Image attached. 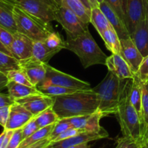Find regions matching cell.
I'll return each mask as SVG.
<instances>
[{
	"mask_svg": "<svg viewBox=\"0 0 148 148\" xmlns=\"http://www.w3.org/2000/svg\"><path fill=\"white\" fill-rule=\"evenodd\" d=\"M53 98L52 108L59 119L94 114L99 106L98 94L92 88Z\"/></svg>",
	"mask_w": 148,
	"mask_h": 148,
	"instance_id": "obj_1",
	"label": "cell"
},
{
	"mask_svg": "<svg viewBox=\"0 0 148 148\" xmlns=\"http://www.w3.org/2000/svg\"><path fill=\"white\" fill-rule=\"evenodd\" d=\"M132 79H121L108 71L103 79L92 88L98 94L99 106L98 111L103 117L116 114L121 98L131 84Z\"/></svg>",
	"mask_w": 148,
	"mask_h": 148,
	"instance_id": "obj_2",
	"label": "cell"
},
{
	"mask_svg": "<svg viewBox=\"0 0 148 148\" xmlns=\"http://www.w3.org/2000/svg\"><path fill=\"white\" fill-rule=\"evenodd\" d=\"M65 49L79 57L85 69L95 64L106 65L108 56L100 49L88 29L76 37L66 38Z\"/></svg>",
	"mask_w": 148,
	"mask_h": 148,
	"instance_id": "obj_3",
	"label": "cell"
},
{
	"mask_svg": "<svg viewBox=\"0 0 148 148\" xmlns=\"http://www.w3.org/2000/svg\"><path fill=\"white\" fill-rule=\"evenodd\" d=\"M132 84V82H131ZM131 84L121 98L116 114L124 137L139 142H143V124L138 113L130 101L129 92Z\"/></svg>",
	"mask_w": 148,
	"mask_h": 148,
	"instance_id": "obj_4",
	"label": "cell"
},
{
	"mask_svg": "<svg viewBox=\"0 0 148 148\" xmlns=\"http://www.w3.org/2000/svg\"><path fill=\"white\" fill-rule=\"evenodd\" d=\"M17 30L32 40H44L53 31L51 23H45L16 5L13 12Z\"/></svg>",
	"mask_w": 148,
	"mask_h": 148,
	"instance_id": "obj_5",
	"label": "cell"
},
{
	"mask_svg": "<svg viewBox=\"0 0 148 148\" xmlns=\"http://www.w3.org/2000/svg\"><path fill=\"white\" fill-rule=\"evenodd\" d=\"M16 5L45 23L55 20L58 4L54 0H14Z\"/></svg>",
	"mask_w": 148,
	"mask_h": 148,
	"instance_id": "obj_6",
	"label": "cell"
},
{
	"mask_svg": "<svg viewBox=\"0 0 148 148\" xmlns=\"http://www.w3.org/2000/svg\"><path fill=\"white\" fill-rule=\"evenodd\" d=\"M46 69V77L42 85H54L70 89L78 90H85L92 89L90 84L86 81H83L78 78L75 77L70 75L62 72L48 64H45Z\"/></svg>",
	"mask_w": 148,
	"mask_h": 148,
	"instance_id": "obj_7",
	"label": "cell"
},
{
	"mask_svg": "<svg viewBox=\"0 0 148 148\" xmlns=\"http://www.w3.org/2000/svg\"><path fill=\"white\" fill-rule=\"evenodd\" d=\"M55 20L62 26L66 33V38L76 37L88 29V25H85L72 10L59 4L55 14Z\"/></svg>",
	"mask_w": 148,
	"mask_h": 148,
	"instance_id": "obj_8",
	"label": "cell"
},
{
	"mask_svg": "<svg viewBox=\"0 0 148 148\" xmlns=\"http://www.w3.org/2000/svg\"><path fill=\"white\" fill-rule=\"evenodd\" d=\"M124 12L126 26L131 35L137 24L148 17V0H126Z\"/></svg>",
	"mask_w": 148,
	"mask_h": 148,
	"instance_id": "obj_9",
	"label": "cell"
},
{
	"mask_svg": "<svg viewBox=\"0 0 148 148\" xmlns=\"http://www.w3.org/2000/svg\"><path fill=\"white\" fill-rule=\"evenodd\" d=\"M108 137V133L104 128L98 132H81L77 135L66 140L59 142H53L49 144L51 148H68L77 145L88 143L95 140L105 139Z\"/></svg>",
	"mask_w": 148,
	"mask_h": 148,
	"instance_id": "obj_10",
	"label": "cell"
},
{
	"mask_svg": "<svg viewBox=\"0 0 148 148\" xmlns=\"http://www.w3.org/2000/svg\"><path fill=\"white\" fill-rule=\"evenodd\" d=\"M15 101L28 110L34 116H36L40 113L53 106V98L40 93L29 95Z\"/></svg>",
	"mask_w": 148,
	"mask_h": 148,
	"instance_id": "obj_11",
	"label": "cell"
},
{
	"mask_svg": "<svg viewBox=\"0 0 148 148\" xmlns=\"http://www.w3.org/2000/svg\"><path fill=\"white\" fill-rule=\"evenodd\" d=\"M20 64L33 86L37 88L43 82L46 74L44 63L30 57L20 61Z\"/></svg>",
	"mask_w": 148,
	"mask_h": 148,
	"instance_id": "obj_12",
	"label": "cell"
},
{
	"mask_svg": "<svg viewBox=\"0 0 148 148\" xmlns=\"http://www.w3.org/2000/svg\"><path fill=\"white\" fill-rule=\"evenodd\" d=\"M34 117L28 110L15 101L14 103L10 106L9 118L4 129L7 130H15L23 128Z\"/></svg>",
	"mask_w": 148,
	"mask_h": 148,
	"instance_id": "obj_13",
	"label": "cell"
},
{
	"mask_svg": "<svg viewBox=\"0 0 148 148\" xmlns=\"http://www.w3.org/2000/svg\"><path fill=\"white\" fill-rule=\"evenodd\" d=\"M120 42H121L120 54L128 64L132 72L134 75L138 70L144 57L131 38L127 39H121Z\"/></svg>",
	"mask_w": 148,
	"mask_h": 148,
	"instance_id": "obj_14",
	"label": "cell"
},
{
	"mask_svg": "<svg viewBox=\"0 0 148 148\" xmlns=\"http://www.w3.org/2000/svg\"><path fill=\"white\" fill-rule=\"evenodd\" d=\"M33 41L34 40L23 33L19 32L13 33V40L10 47L12 56L19 61L31 57Z\"/></svg>",
	"mask_w": 148,
	"mask_h": 148,
	"instance_id": "obj_15",
	"label": "cell"
},
{
	"mask_svg": "<svg viewBox=\"0 0 148 148\" xmlns=\"http://www.w3.org/2000/svg\"><path fill=\"white\" fill-rule=\"evenodd\" d=\"M103 116L99 111L89 115L79 116L67 118L72 127L82 132H98L103 129L100 125V120Z\"/></svg>",
	"mask_w": 148,
	"mask_h": 148,
	"instance_id": "obj_16",
	"label": "cell"
},
{
	"mask_svg": "<svg viewBox=\"0 0 148 148\" xmlns=\"http://www.w3.org/2000/svg\"><path fill=\"white\" fill-rule=\"evenodd\" d=\"M106 66L108 67V71H111L120 79H133L134 74L132 72L130 66L127 63L121 54L112 53L108 56L106 62Z\"/></svg>",
	"mask_w": 148,
	"mask_h": 148,
	"instance_id": "obj_17",
	"label": "cell"
},
{
	"mask_svg": "<svg viewBox=\"0 0 148 148\" xmlns=\"http://www.w3.org/2000/svg\"><path fill=\"white\" fill-rule=\"evenodd\" d=\"M140 53L145 57L148 55V17H145L137 24L134 32L130 35Z\"/></svg>",
	"mask_w": 148,
	"mask_h": 148,
	"instance_id": "obj_18",
	"label": "cell"
},
{
	"mask_svg": "<svg viewBox=\"0 0 148 148\" xmlns=\"http://www.w3.org/2000/svg\"><path fill=\"white\" fill-rule=\"evenodd\" d=\"M99 8L103 12L109 23H111V26L114 27L115 31L116 32L120 40L121 39L130 38V35L129 33L126 25L105 1L99 4Z\"/></svg>",
	"mask_w": 148,
	"mask_h": 148,
	"instance_id": "obj_19",
	"label": "cell"
},
{
	"mask_svg": "<svg viewBox=\"0 0 148 148\" xmlns=\"http://www.w3.org/2000/svg\"><path fill=\"white\" fill-rule=\"evenodd\" d=\"M15 6L14 0H0V26L12 33L17 32L13 16Z\"/></svg>",
	"mask_w": 148,
	"mask_h": 148,
	"instance_id": "obj_20",
	"label": "cell"
},
{
	"mask_svg": "<svg viewBox=\"0 0 148 148\" xmlns=\"http://www.w3.org/2000/svg\"><path fill=\"white\" fill-rule=\"evenodd\" d=\"M59 5L64 6L74 12L80 20L88 25L90 23L91 10H88L80 0H54Z\"/></svg>",
	"mask_w": 148,
	"mask_h": 148,
	"instance_id": "obj_21",
	"label": "cell"
},
{
	"mask_svg": "<svg viewBox=\"0 0 148 148\" xmlns=\"http://www.w3.org/2000/svg\"><path fill=\"white\" fill-rule=\"evenodd\" d=\"M8 94L14 100L20 99L31 95L40 94L41 92L36 87H30L23 84L17 83L14 81H9L7 85Z\"/></svg>",
	"mask_w": 148,
	"mask_h": 148,
	"instance_id": "obj_22",
	"label": "cell"
},
{
	"mask_svg": "<svg viewBox=\"0 0 148 148\" xmlns=\"http://www.w3.org/2000/svg\"><path fill=\"white\" fill-rule=\"evenodd\" d=\"M129 98L132 105L138 113L140 120L142 119V82L137 77L134 76L132 80L129 92ZM142 122V120H141Z\"/></svg>",
	"mask_w": 148,
	"mask_h": 148,
	"instance_id": "obj_23",
	"label": "cell"
},
{
	"mask_svg": "<svg viewBox=\"0 0 148 148\" xmlns=\"http://www.w3.org/2000/svg\"><path fill=\"white\" fill-rule=\"evenodd\" d=\"M90 23H92L94 27L96 29L100 36H101L105 30L112 27L99 7H92L91 9Z\"/></svg>",
	"mask_w": 148,
	"mask_h": 148,
	"instance_id": "obj_24",
	"label": "cell"
},
{
	"mask_svg": "<svg viewBox=\"0 0 148 148\" xmlns=\"http://www.w3.org/2000/svg\"><path fill=\"white\" fill-rule=\"evenodd\" d=\"M142 124L143 142L148 140V82L142 83Z\"/></svg>",
	"mask_w": 148,
	"mask_h": 148,
	"instance_id": "obj_25",
	"label": "cell"
},
{
	"mask_svg": "<svg viewBox=\"0 0 148 148\" xmlns=\"http://www.w3.org/2000/svg\"><path fill=\"white\" fill-rule=\"evenodd\" d=\"M101 38L105 43L107 49L112 53L120 54L121 53V42L120 38L117 35L114 27H110L105 30L101 35Z\"/></svg>",
	"mask_w": 148,
	"mask_h": 148,
	"instance_id": "obj_26",
	"label": "cell"
},
{
	"mask_svg": "<svg viewBox=\"0 0 148 148\" xmlns=\"http://www.w3.org/2000/svg\"><path fill=\"white\" fill-rule=\"evenodd\" d=\"M54 55L55 53L45 44L44 40L33 41V53L31 57L44 64H48V62Z\"/></svg>",
	"mask_w": 148,
	"mask_h": 148,
	"instance_id": "obj_27",
	"label": "cell"
},
{
	"mask_svg": "<svg viewBox=\"0 0 148 148\" xmlns=\"http://www.w3.org/2000/svg\"><path fill=\"white\" fill-rule=\"evenodd\" d=\"M55 124H53L51 125L47 126L46 127H43V128L39 129L38 131L33 133L32 135L28 137L27 138L25 139L24 140L22 141L20 145H19L18 148H25L29 147V146L34 145L36 143H38V142L41 141V140H44V139L48 138L50 136L52 130H53V127H54Z\"/></svg>",
	"mask_w": 148,
	"mask_h": 148,
	"instance_id": "obj_28",
	"label": "cell"
},
{
	"mask_svg": "<svg viewBox=\"0 0 148 148\" xmlns=\"http://www.w3.org/2000/svg\"><path fill=\"white\" fill-rule=\"evenodd\" d=\"M35 119H36L38 126L40 129L51 125V124H56L59 120V118L56 112L53 111L52 107H50L43 111V112L40 113L38 116H35Z\"/></svg>",
	"mask_w": 148,
	"mask_h": 148,
	"instance_id": "obj_29",
	"label": "cell"
},
{
	"mask_svg": "<svg viewBox=\"0 0 148 148\" xmlns=\"http://www.w3.org/2000/svg\"><path fill=\"white\" fill-rule=\"evenodd\" d=\"M37 88L42 94L51 97L66 95V94L72 93V92L78 90L70 89V88L54 85H42L38 86Z\"/></svg>",
	"mask_w": 148,
	"mask_h": 148,
	"instance_id": "obj_30",
	"label": "cell"
},
{
	"mask_svg": "<svg viewBox=\"0 0 148 148\" xmlns=\"http://www.w3.org/2000/svg\"><path fill=\"white\" fill-rule=\"evenodd\" d=\"M20 69V64L18 59L0 51V72L7 75L10 71Z\"/></svg>",
	"mask_w": 148,
	"mask_h": 148,
	"instance_id": "obj_31",
	"label": "cell"
},
{
	"mask_svg": "<svg viewBox=\"0 0 148 148\" xmlns=\"http://www.w3.org/2000/svg\"><path fill=\"white\" fill-rule=\"evenodd\" d=\"M45 44L55 54L59 53L61 50L65 49V40L62 38L58 32L53 31L47 38L44 40Z\"/></svg>",
	"mask_w": 148,
	"mask_h": 148,
	"instance_id": "obj_32",
	"label": "cell"
},
{
	"mask_svg": "<svg viewBox=\"0 0 148 148\" xmlns=\"http://www.w3.org/2000/svg\"><path fill=\"white\" fill-rule=\"evenodd\" d=\"M7 77L9 81H14L17 83L23 84V85H27V86L34 87L33 84L30 82V79L27 77L25 72L22 69L10 71L7 74Z\"/></svg>",
	"mask_w": 148,
	"mask_h": 148,
	"instance_id": "obj_33",
	"label": "cell"
},
{
	"mask_svg": "<svg viewBox=\"0 0 148 148\" xmlns=\"http://www.w3.org/2000/svg\"><path fill=\"white\" fill-rule=\"evenodd\" d=\"M71 127H72V126H71L70 123L68 121L67 119H59L56 123L50 136L49 137V139L50 140L51 143L53 142L56 139V137L59 136L61 133L66 131V130L71 128Z\"/></svg>",
	"mask_w": 148,
	"mask_h": 148,
	"instance_id": "obj_34",
	"label": "cell"
},
{
	"mask_svg": "<svg viewBox=\"0 0 148 148\" xmlns=\"http://www.w3.org/2000/svg\"><path fill=\"white\" fill-rule=\"evenodd\" d=\"M134 76L138 78L142 83L148 82V55L144 57Z\"/></svg>",
	"mask_w": 148,
	"mask_h": 148,
	"instance_id": "obj_35",
	"label": "cell"
},
{
	"mask_svg": "<svg viewBox=\"0 0 148 148\" xmlns=\"http://www.w3.org/2000/svg\"><path fill=\"white\" fill-rule=\"evenodd\" d=\"M115 148H142V144L129 137H120L117 140Z\"/></svg>",
	"mask_w": 148,
	"mask_h": 148,
	"instance_id": "obj_36",
	"label": "cell"
},
{
	"mask_svg": "<svg viewBox=\"0 0 148 148\" xmlns=\"http://www.w3.org/2000/svg\"><path fill=\"white\" fill-rule=\"evenodd\" d=\"M126 25V17L121 0H104Z\"/></svg>",
	"mask_w": 148,
	"mask_h": 148,
	"instance_id": "obj_37",
	"label": "cell"
},
{
	"mask_svg": "<svg viewBox=\"0 0 148 148\" xmlns=\"http://www.w3.org/2000/svg\"><path fill=\"white\" fill-rule=\"evenodd\" d=\"M39 127L36 123V119L34 118L32 119L30 121L27 123L24 127H23V140L27 138L30 135L36 132L39 130Z\"/></svg>",
	"mask_w": 148,
	"mask_h": 148,
	"instance_id": "obj_38",
	"label": "cell"
},
{
	"mask_svg": "<svg viewBox=\"0 0 148 148\" xmlns=\"http://www.w3.org/2000/svg\"><path fill=\"white\" fill-rule=\"evenodd\" d=\"M23 141V128L14 130L7 148H18Z\"/></svg>",
	"mask_w": 148,
	"mask_h": 148,
	"instance_id": "obj_39",
	"label": "cell"
},
{
	"mask_svg": "<svg viewBox=\"0 0 148 148\" xmlns=\"http://www.w3.org/2000/svg\"><path fill=\"white\" fill-rule=\"evenodd\" d=\"M13 40V33L0 26V41L10 51Z\"/></svg>",
	"mask_w": 148,
	"mask_h": 148,
	"instance_id": "obj_40",
	"label": "cell"
},
{
	"mask_svg": "<svg viewBox=\"0 0 148 148\" xmlns=\"http://www.w3.org/2000/svg\"><path fill=\"white\" fill-rule=\"evenodd\" d=\"M81 132L82 131H81V130H77V129L73 128V127H71V128L66 130V131L61 133L59 136H57V137H56V139H55L53 142H59V141H62V140H66V139L70 138V137L77 135V134H79V133ZM53 142H51V143H53Z\"/></svg>",
	"mask_w": 148,
	"mask_h": 148,
	"instance_id": "obj_41",
	"label": "cell"
},
{
	"mask_svg": "<svg viewBox=\"0 0 148 148\" xmlns=\"http://www.w3.org/2000/svg\"><path fill=\"white\" fill-rule=\"evenodd\" d=\"M15 103V100L12 98L9 94L0 93V108L10 106Z\"/></svg>",
	"mask_w": 148,
	"mask_h": 148,
	"instance_id": "obj_42",
	"label": "cell"
},
{
	"mask_svg": "<svg viewBox=\"0 0 148 148\" xmlns=\"http://www.w3.org/2000/svg\"><path fill=\"white\" fill-rule=\"evenodd\" d=\"M10 106L0 108V126L4 128L9 118Z\"/></svg>",
	"mask_w": 148,
	"mask_h": 148,
	"instance_id": "obj_43",
	"label": "cell"
},
{
	"mask_svg": "<svg viewBox=\"0 0 148 148\" xmlns=\"http://www.w3.org/2000/svg\"><path fill=\"white\" fill-rule=\"evenodd\" d=\"M50 143H51V141L49 139V137H48V138L44 139V140L36 143V144L32 145L29 146V147H25V148H45L47 147Z\"/></svg>",
	"mask_w": 148,
	"mask_h": 148,
	"instance_id": "obj_44",
	"label": "cell"
},
{
	"mask_svg": "<svg viewBox=\"0 0 148 148\" xmlns=\"http://www.w3.org/2000/svg\"><path fill=\"white\" fill-rule=\"evenodd\" d=\"M8 82L9 80L7 77V75L0 72V90L4 89V88H7Z\"/></svg>",
	"mask_w": 148,
	"mask_h": 148,
	"instance_id": "obj_45",
	"label": "cell"
},
{
	"mask_svg": "<svg viewBox=\"0 0 148 148\" xmlns=\"http://www.w3.org/2000/svg\"><path fill=\"white\" fill-rule=\"evenodd\" d=\"M0 51L3 52V53H7V54H8V55H10V56H12L11 51H10L9 50V49H7V48L6 47V46H4V45L3 44L1 41H0Z\"/></svg>",
	"mask_w": 148,
	"mask_h": 148,
	"instance_id": "obj_46",
	"label": "cell"
},
{
	"mask_svg": "<svg viewBox=\"0 0 148 148\" xmlns=\"http://www.w3.org/2000/svg\"><path fill=\"white\" fill-rule=\"evenodd\" d=\"M68 148H90V146L88 145V143H83V144L71 146Z\"/></svg>",
	"mask_w": 148,
	"mask_h": 148,
	"instance_id": "obj_47",
	"label": "cell"
},
{
	"mask_svg": "<svg viewBox=\"0 0 148 148\" xmlns=\"http://www.w3.org/2000/svg\"><path fill=\"white\" fill-rule=\"evenodd\" d=\"M6 133H7V130H4V131L0 134V148H1V146H2V143L3 141H4V137H5Z\"/></svg>",
	"mask_w": 148,
	"mask_h": 148,
	"instance_id": "obj_48",
	"label": "cell"
},
{
	"mask_svg": "<svg viewBox=\"0 0 148 148\" xmlns=\"http://www.w3.org/2000/svg\"><path fill=\"white\" fill-rule=\"evenodd\" d=\"M80 1H82V3H83L84 5H85V7H86L88 9V10H91L92 7H91V5H90V2H89V1H88V0H80Z\"/></svg>",
	"mask_w": 148,
	"mask_h": 148,
	"instance_id": "obj_49",
	"label": "cell"
},
{
	"mask_svg": "<svg viewBox=\"0 0 148 148\" xmlns=\"http://www.w3.org/2000/svg\"><path fill=\"white\" fill-rule=\"evenodd\" d=\"M90 2V4L91 5V7H99V4H98V2H97L95 0H88Z\"/></svg>",
	"mask_w": 148,
	"mask_h": 148,
	"instance_id": "obj_50",
	"label": "cell"
},
{
	"mask_svg": "<svg viewBox=\"0 0 148 148\" xmlns=\"http://www.w3.org/2000/svg\"><path fill=\"white\" fill-rule=\"evenodd\" d=\"M142 148H148V140L142 144Z\"/></svg>",
	"mask_w": 148,
	"mask_h": 148,
	"instance_id": "obj_51",
	"label": "cell"
},
{
	"mask_svg": "<svg viewBox=\"0 0 148 148\" xmlns=\"http://www.w3.org/2000/svg\"><path fill=\"white\" fill-rule=\"evenodd\" d=\"M121 4H122L123 9H124H124H125V4H126V0H121Z\"/></svg>",
	"mask_w": 148,
	"mask_h": 148,
	"instance_id": "obj_52",
	"label": "cell"
},
{
	"mask_svg": "<svg viewBox=\"0 0 148 148\" xmlns=\"http://www.w3.org/2000/svg\"><path fill=\"white\" fill-rule=\"evenodd\" d=\"M95 1H96L97 2H98V4H101V3H102L103 1H104V0H95Z\"/></svg>",
	"mask_w": 148,
	"mask_h": 148,
	"instance_id": "obj_53",
	"label": "cell"
},
{
	"mask_svg": "<svg viewBox=\"0 0 148 148\" xmlns=\"http://www.w3.org/2000/svg\"><path fill=\"white\" fill-rule=\"evenodd\" d=\"M49 145H48V146H47V147H45V148H51L50 147H49Z\"/></svg>",
	"mask_w": 148,
	"mask_h": 148,
	"instance_id": "obj_54",
	"label": "cell"
}]
</instances>
